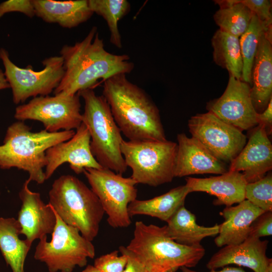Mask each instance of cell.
<instances>
[{"mask_svg":"<svg viewBox=\"0 0 272 272\" xmlns=\"http://www.w3.org/2000/svg\"><path fill=\"white\" fill-rule=\"evenodd\" d=\"M64 73L54 95L71 96L93 87L99 79L104 81L118 74L130 73L134 64L127 54L108 52L97 28L93 26L86 37L73 45H65L60 51Z\"/></svg>","mask_w":272,"mask_h":272,"instance_id":"1","label":"cell"},{"mask_svg":"<svg viewBox=\"0 0 272 272\" xmlns=\"http://www.w3.org/2000/svg\"><path fill=\"white\" fill-rule=\"evenodd\" d=\"M102 95L114 120L129 141H165L159 110L142 88L118 74L104 81Z\"/></svg>","mask_w":272,"mask_h":272,"instance_id":"2","label":"cell"},{"mask_svg":"<svg viewBox=\"0 0 272 272\" xmlns=\"http://www.w3.org/2000/svg\"><path fill=\"white\" fill-rule=\"evenodd\" d=\"M74 130L51 132L45 129L33 132L23 121L13 123L7 128L0 146V168H16L28 172V179L37 184L46 180V151L71 139Z\"/></svg>","mask_w":272,"mask_h":272,"instance_id":"3","label":"cell"},{"mask_svg":"<svg viewBox=\"0 0 272 272\" xmlns=\"http://www.w3.org/2000/svg\"><path fill=\"white\" fill-rule=\"evenodd\" d=\"M126 249L149 272H175L182 266L195 267L202 258L205 249L200 244L188 246L170 238L166 226L147 225L137 221L133 236Z\"/></svg>","mask_w":272,"mask_h":272,"instance_id":"4","label":"cell"},{"mask_svg":"<svg viewBox=\"0 0 272 272\" xmlns=\"http://www.w3.org/2000/svg\"><path fill=\"white\" fill-rule=\"evenodd\" d=\"M48 203L59 218L92 241L97 236L105 212L92 190L72 175H62L53 182Z\"/></svg>","mask_w":272,"mask_h":272,"instance_id":"5","label":"cell"},{"mask_svg":"<svg viewBox=\"0 0 272 272\" xmlns=\"http://www.w3.org/2000/svg\"><path fill=\"white\" fill-rule=\"evenodd\" d=\"M78 94L84 101L82 123L90 133L93 156L102 168L122 175L127 168L120 149L123 139L108 103L103 95H97L93 89Z\"/></svg>","mask_w":272,"mask_h":272,"instance_id":"6","label":"cell"},{"mask_svg":"<svg viewBox=\"0 0 272 272\" xmlns=\"http://www.w3.org/2000/svg\"><path fill=\"white\" fill-rule=\"evenodd\" d=\"M177 143L168 141H125L120 149L130 176L138 184L156 187L174 177Z\"/></svg>","mask_w":272,"mask_h":272,"instance_id":"7","label":"cell"},{"mask_svg":"<svg viewBox=\"0 0 272 272\" xmlns=\"http://www.w3.org/2000/svg\"><path fill=\"white\" fill-rule=\"evenodd\" d=\"M55 214L51 240L48 241L47 236L39 240L34 257L44 263L49 272H73L77 266H86L88 258L94 257L95 249L91 241Z\"/></svg>","mask_w":272,"mask_h":272,"instance_id":"8","label":"cell"},{"mask_svg":"<svg viewBox=\"0 0 272 272\" xmlns=\"http://www.w3.org/2000/svg\"><path fill=\"white\" fill-rule=\"evenodd\" d=\"M83 173L107 215L108 224L114 228L128 227V206L137 199L138 183L130 177L104 168H85Z\"/></svg>","mask_w":272,"mask_h":272,"instance_id":"9","label":"cell"},{"mask_svg":"<svg viewBox=\"0 0 272 272\" xmlns=\"http://www.w3.org/2000/svg\"><path fill=\"white\" fill-rule=\"evenodd\" d=\"M0 59L16 104L23 103L31 97L48 95L58 86L64 73L63 59L60 55L44 59L42 62L44 68L38 71L31 65L26 67L16 65L8 51L3 47L0 48Z\"/></svg>","mask_w":272,"mask_h":272,"instance_id":"10","label":"cell"},{"mask_svg":"<svg viewBox=\"0 0 272 272\" xmlns=\"http://www.w3.org/2000/svg\"><path fill=\"white\" fill-rule=\"evenodd\" d=\"M78 94L71 96H40L18 106L14 117L19 121L33 120L42 123L46 130L77 129L82 123Z\"/></svg>","mask_w":272,"mask_h":272,"instance_id":"11","label":"cell"},{"mask_svg":"<svg viewBox=\"0 0 272 272\" xmlns=\"http://www.w3.org/2000/svg\"><path fill=\"white\" fill-rule=\"evenodd\" d=\"M188 126L191 137L222 162H231L247 143L242 131L210 111L191 116Z\"/></svg>","mask_w":272,"mask_h":272,"instance_id":"12","label":"cell"},{"mask_svg":"<svg viewBox=\"0 0 272 272\" xmlns=\"http://www.w3.org/2000/svg\"><path fill=\"white\" fill-rule=\"evenodd\" d=\"M250 88L248 83L229 75L224 92L208 102L207 110L242 131L252 128L258 125V113L252 104Z\"/></svg>","mask_w":272,"mask_h":272,"instance_id":"13","label":"cell"},{"mask_svg":"<svg viewBox=\"0 0 272 272\" xmlns=\"http://www.w3.org/2000/svg\"><path fill=\"white\" fill-rule=\"evenodd\" d=\"M90 141L88 129L82 123L71 139L48 149L45 153L47 163L44 173L46 180L65 163H69L71 169L77 174L83 173L85 168H102L91 152Z\"/></svg>","mask_w":272,"mask_h":272,"instance_id":"14","label":"cell"},{"mask_svg":"<svg viewBox=\"0 0 272 272\" xmlns=\"http://www.w3.org/2000/svg\"><path fill=\"white\" fill-rule=\"evenodd\" d=\"M27 179L19 193L22 205L17 221L21 235L32 245L35 240L51 234L56 223V216L52 207L45 204L39 192L30 190Z\"/></svg>","mask_w":272,"mask_h":272,"instance_id":"15","label":"cell"},{"mask_svg":"<svg viewBox=\"0 0 272 272\" xmlns=\"http://www.w3.org/2000/svg\"><path fill=\"white\" fill-rule=\"evenodd\" d=\"M228 171L242 173L247 183L263 178L272 169V145L264 125L251 130L248 142L230 162Z\"/></svg>","mask_w":272,"mask_h":272,"instance_id":"16","label":"cell"},{"mask_svg":"<svg viewBox=\"0 0 272 272\" xmlns=\"http://www.w3.org/2000/svg\"><path fill=\"white\" fill-rule=\"evenodd\" d=\"M268 243L249 236L240 244L225 246L213 254L206 266L212 270L235 264L254 272H272V259L266 254Z\"/></svg>","mask_w":272,"mask_h":272,"instance_id":"17","label":"cell"},{"mask_svg":"<svg viewBox=\"0 0 272 272\" xmlns=\"http://www.w3.org/2000/svg\"><path fill=\"white\" fill-rule=\"evenodd\" d=\"M177 140L175 177L198 174H222L228 171L224 162L195 139L181 133L177 134Z\"/></svg>","mask_w":272,"mask_h":272,"instance_id":"18","label":"cell"},{"mask_svg":"<svg viewBox=\"0 0 272 272\" xmlns=\"http://www.w3.org/2000/svg\"><path fill=\"white\" fill-rule=\"evenodd\" d=\"M185 185L189 193L205 192L215 196L213 203L216 206H232L245 199L247 184L241 172L228 171L219 176L199 178H185Z\"/></svg>","mask_w":272,"mask_h":272,"instance_id":"19","label":"cell"},{"mask_svg":"<svg viewBox=\"0 0 272 272\" xmlns=\"http://www.w3.org/2000/svg\"><path fill=\"white\" fill-rule=\"evenodd\" d=\"M265 211L244 199L235 206L226 207L220 212L224 221L219 225V232L215 239L217 246L237 245L249 236L252 222Z\"/></svg>","mask_w":272,"mask_h":272,"instance_id":"20","label":"cell"},{"mask_svg":"<svg viewBox=\"0 0 272 272\" xmlns=\"http://www.w3.org/2000/svg\"><path fill=\"white\" fill-rule=\"evenodd\" d=\"M35 16L44 21L72 28L88 21L94 14L88 0H32Z\"/></svg>","mask_w":272,"mask_h":272,"instance_id":"21","label":"cell"},{"mask_svg":"<svg viewBox=\"0 0 272 272\" xmlns=\"http://www.w3.org/2000/svg\"><path fill=\"white\" fill-rule=\"evenodd\" d=\"M264 34L260 39L251 71L250 97L257 113L262 112L272 99V43Z\"/></svg>","mask_w":272,"mask_h":272,"instance_id":"22","label":"cell"},{"mask_svg":"<svg viewBox=\"0 0 272 272\" xmlns=\"http://www.w3.org/2000/svg\"><path fill=\"white\" fill-rule=\"evenodd\" d=\"M166 230L171 239L177 243L188 246H197L201 240L219 234V225L205 227L198 225L196 217L184 205L180 207L167 222Z\"/></svg>","mask_w":272,"mask_h":272,"instance_id":"23","label":"cell"},{"mask_svg":"<svg viewBox=\"0 0 272 272\" xmlns=\"http://www.w3.org/2000/svg\"><path fill=\"white\" fill-rule=\"evenodd\" d=\"M189 193L187 186L180 185L162 195L145 200L135 199L128 206L129 216L147 215L167 222L184 205Z\"/></svg>","mask_w":272,"mask_h":272,"instance_id":"24","label":"cell"},{"mask_svg":"<svg viewBox=\"0 0 272 272\" xmlns=\"http://www.w3.org/2000/svg\"><path fill=\"white\" fill-rule=\"evenodd\" d=\"M20 228L13 217H0V250L12 272H24V264L31 244L20 238Z\"/></svg>","mask_w":272,"mask_h":272,"instance_id":"25","label":"cell"},{"mask_svg":"<svg viewBox=\"0 0 272 272\" xmlns=\"http://www.w3.org/2000/svg\"><path fill=\"white\" fill-rule=\"evenodd\" d=\"M211 42L215 63L226 69L229 75L241 80L243 61L239 38L219 29L215 32Z\"/></svg>","mask_w":272,"mask_h":272,"instance_id":"26","label":"cell"},{"mask_svg":"<svg viewBox=\"0 0 272 272\" xmlns=\"http://www.w3.org/2000/svg\"><path fill=\"white\" fill-rule=\"evenodd\" d=\"M254 14L239 0L226 7L221 8L213 16L219 29L240 37L247 30Z\"/></svg>","mask_w":272,"mask_h":272,"instance_id":"27","label":"cell"},{"mask_svg":"<svg viewBox=\"0 0 272 272\" xmlns=\"http://www.w3.org/2000/svg\"><path fill=\"white\" fill-rule=\"evenodd\" d=\"M88 3L93 13L106 21L110 31V43L121 48L122 41L118 22L129 12V3L126 0H88Z\"/></svg>","mask_w":272,"mask_h":272,"instance_id":"28","label":"cell"},{"mask_svg":"<svg viewBox=\"0 0 272 272\" xmlns=\"http://www.w3.org/2000/svg\"><path fill=\"white\" fill-rule=\"evenodd\" d=\"M267 25L261 21L255 15L248 28L239 37L240 46L243 61L241 80L251 86V71L255 57L261 37L267 29Z\"/></svg>","mask_w":272,"mask_h":272,"instance_id":"29","label":"cell"},{"mask_svg":"<svg viewBox=\"0 0 272 272\" xmlns=\"http://www.w3.org/2000/svg\"><path fill=\"white\" fill-rule=\"evenodd\" d=\"M245 199L266 211H272V175L268 172L261 179L247 183Z\"/></svg>","mask_w":272,"mask_h":272,"instance_id":"30","label":"cell"},{"mask_svg":"<svg viewBox=\"0 0 272 272\" xmlns=\"http://www.w3.org/2000/svg\"><path fill=\"white\" fill-rule=\"evenodd\" d=\"M118 252L119 251L114 250L96 258L94 266L101 272H123L127 257L123 254L119 256Z\"/></svg>","mask_w":272,"mask_h":272,"instance_id":"31","label":"cell"},{"mask_svg":"<svg viewBox=\"0 0 272 272\" xmlns=\"http://www.w3.org/2000/svg\"><path fill=\"white\" fill-rule=\"evenodd\" d=\"M246 6L261 21L267 25H272L271 1L239 0Z\"/></svg>","mask_w":272,"mask_h":272,"instance_id":"32","label":"cell"},{"mask_svg":"<svg viewBox=\"0 0 272 272\" xmlns=\"http://www.w3.org/2000/svg\"><path fill=\"white\" fill-rule=\"evenodd\" d=\"M11 12H19L31 18L35 16L32 0H8L0 4V18Z\"/></svg>","mask_w":272,"mask_h":272,"instance_id":"33","label":"cell"},{"mask_svg":"<svg viewBox=\"0 0 272 272\" xmlns=\"http://www.w3.org/2000/svg\"><path fill=\"white\" fill-rule=\"evenodd\" d=\"M271 234L272 211H266L252 222L250 228L249 236L260 238Z\"/></svg>","mask_w":272,"mask_h":272,"instance_id":"34","label":"cell"},{"mask_svg":"<svg viewBox=\"0 0 272 272\" xmlns=\"http://www.w3.org/2000/svg\"><path fill=\"white\" fill-rule=\"evenodd\" d=\"M119 252L127 257V262L123 272H149L145 266L124 246L119 247Z\"/></svg>","mask_w":272,"mask_h":272,"instance_id":"35","label":"cell"},{"mask_svg":"<svg viewBox=\"0 0 272 272\" xmlns=\"http://www.w3.org/2000/svg\"><path fill=\"white\" fill-rule=\"evenodd\" d=\"M258 124L264 125L268 136L271 134L272 127V99L266 109L257 116Z\"/></svg>","mask_w":272,"mask_h":272,"instance_id":"36","label":"cell"},{"mask_svg":"<svg viewBox=\"0 0 272 272\" xmlns=\"http://www.w3.org/2000/svg\"><path fill=\"white\" fill-rule=\"evenodd\" d=\"M181 272H199L195 270H193L190 269V268L186 267L185 266H182L180 268ZM209 272H246L241 267H236L233 266H225L220 270H212Z\"/></svg>","mask_w":272,"mask_h":272,"instance_id":"37","label":"cell"},{"mask_svg":"<svg viewBox=\"0 0 272 272\" xmlns=\"http://www.w3.org/2000/svg\"><path fill=\"white\" fill-rule=\"evenodd\" d=\"M10 88L6 79L4 72L0 69V90Z\"/></svg>","mask_w":272,"mask_h":272,"instance_id":"38","label":"cell"},{"mask_svg":"<svg viewBox=\"0 0 272 272\" xmlns=\"http://www.w3.org/2000/svg\"><path fill=\"white\" fill-rule=\"evenodd\" d=\"M82 272H101L96 267L92 265H88Z\"/></svg>","mask_w":272,"mask_h":272,"instance_id":"39","label":"cell"},{"mask_svg":"<svg viewBox=\"0 0 272 272\" xmlns=\"http://www.w3.org/2000/svg\"><path fill=\"white\" fill-rule=\"evenodd\" d=\"M166 272H174V271H172V270H169V271H166Z\"/></svg>","mask_w":272,"mask_h":272,"instance_id":"40","label":"cell"},{"mask_svg":"<svg viewBox=\"0 0 272 272\" xmlns=\"http://www.w3.org/2000/svg\"><path fill=\"white\" fill-rule=\"evenodd\" d=\"M0 195H1V191H0Z\"/></svg>","mask_w":272,"mask_h":272,"instance_id":"41","label":"cell"}]
</instances>
